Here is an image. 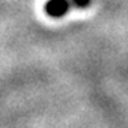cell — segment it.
I'll use <instances>...</instances> for the list:
<instances>
[{"label": "cell", "mask_w": 128, "mask_h": 128, "mask_svg": "<svg viewBox=\"0 0 128 128\" xmlns=\"http://www.w3.org/2000/svg\"><path fill=\"white\" fill-rule=\"evenodd\" d=\"M71 2L69 0H47L44 4V12L50 18H62L71 9Z\"/></svg>", "instance_id": "1"}, {"label": "cell", "mask_w": 128, "mask_h": 128, "mask_svg": "<svg viewBox=\"0 0 128 128\" xmlns=\"http://www.w3.org/2000/svg\"><path fill=\"white\" fill-rule=\"evenodd\" d=\"M69 2H71V6L77 9H86L91 4V0H69Z\"/></svg>", "instance_id": "2"}]
</instances>
